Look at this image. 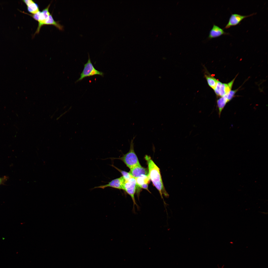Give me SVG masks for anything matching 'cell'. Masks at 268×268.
Instances as JSON below:
<instances>
[{
    "mask_svg": "<svg viewBox=\"0 0 268 268\" xmlns=\"http://www.w3.org/2000/svg\"><path fill=\"white\" fill-rule=\"evenodd\" d=\"M190 137L182 124L177 107V118L175 124L168 129V135L165 142L161 148L160 153L152 164H155L162 161L173 154L180 153L182 147Z\"/></svg>",
    "mask_w": 268,
    "mask_h": 268,
    "instance_id": "obj_1",
    "label": "cell"
},
{
    "mask_svg": "<svg viewBox=\"0 0 268 268\" xmlns=\"http://www.w3.org/2000/svg\"><path fill=\"white\" fill-rule=\"evenodd\" d=\"M100 10V8H98L93 15L81 23L76 42L75 55L69 69L77 66L82 55L87 50L89 45L100 30V27L97 22V18Z\"/></svg>",
    "mask_w": 268,
    "mask_h": 268,
    "instance_id": "obj_2",
    "label": "cell"
},
{
    "mask_svg": "<svg viewBox=\"0 0 268 268\" xmlns=\"http://www.w3.org/2000/svg\"><path fill=\"white\" fill-rule=\"evenodd\" d=\"M89 49L105 50L120 60L126 59V53L121 50L117 44L111 43L107 39L103 28L100 29L95 38L89 45L87 50Z\"/></svg>",
    "mask_w": 268,
    "mask_h": 268,
    "instance_id": "obj_3",
    "label": "cell"
},
{
    "mask_svg": "<svg viewBox=\"0 0 268 268\" xmlns=\"http://www.w3.org/2000/svg\"><path fill=\"white\" fill-rule=\"evenodd\" d=\"M54 17L57 23L65 28H70L79 22L75 8L69 4L55 12Z\"/></svg>",
    "mask_w": 268,
    "mask_h": 268,
    "instance_id": "obj_4",
    "label": "cell"
},
{
    "mask_svg": "<svg viewBox=\"0 0 268 268\" xmlns=\"http://www.w3.org/2000/svg\"><path fill=\"white\" fill-rule=\"evenodd\" d=\"M81 25V23L79 22L78 23L70 28L63 29L60 28H59L52 25H49L48 24H47V26L53 27L60 31L61 32L65 35L69 39L75 42V43L77 40L78 33Z\"/></svg>",
    "mask_w": 268,
    "mask_h": 268,
    "instance_id": "obj_5",
    "label": "cell"
},
{
    "mask_svg": "<svg viewBox=\"0 0 268 268\" xmlns=\"http://www.w3.org/2000/svg\"><path fill=\"white\" fill-rule=\"evenodd\" d=\"M46 2L52 9L54 13L69 4L67 1L63 0H47Z\"/></svg>",
    "mask_w": 268,
    "mask_h": 268,
    "instance_id": "obj_6",
    "label": "cell"
}]
</instances>
